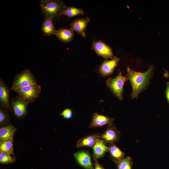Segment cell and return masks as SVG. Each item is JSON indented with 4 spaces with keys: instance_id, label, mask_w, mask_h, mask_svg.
Listing matches in <instances>:
<instances>
[{
    "instance_id": "6da1fadb",
    "label": "cell",
    "mask_w": 169,
    "mask_h": 169,
    "mask_svg": "<svg viewBox=\"0 0 169 169\" xmlns=\"http://www.w3.org/2000/svg\"><path fill=\"white\" fill-rule=\"evenodd\" d=\"M154 70L153 65L143 73L138 72L129 67L127 68L126 76L130 81L132 89L131 95L132 99L137 98L139 94L147 87Z\"/></svg>"
},
{
    "instance_id": "7a4b0ae2",
    "label": "cell",
    "mask_w": 169,
    "mask_h": 169,
    "mask_svg": "<svg viewBox=\"0 0 169 169\" xmlns=\"http://www.w3.org/2000/svg\"><path fill=\"white\" fill-rule=\"evenodd\" d=\"M64 2L61 0H41L40 6L44 17L54 20L59 19L66 7Z\"/></svg>"
},
{
    "instance_id": "3957f363",
    "label": "cell",
    "mask_w": 169,
    "mask_h": 169,
    "mask_svg": "<svg viewBox=\"0 0 169 169\" xmlns=\"http://www.w3.org/2000/svg\"><path fill=\"white\" fill-rule=\"evenodd\" d=\"M14 91L18 96L28 104L34 102L38 97L41 92V87L36 83L18 88Z\"/></svg>"
},
{
    "instance_id": "277c9868",
    "label": "cell",
    "mask_w": 169,
    "mask_h": 169,
    "mask_svg": "<svg viewBox=\"0 0 169 169\" xmlns=\"http://www.w3.org/2000/svg\"><path fill=\"white\" fill-rule=\"evenodd\" d=\"M127 76L122 75L121 72L115 77L110 78L107 80L106 84L112 93L118 99L123 100V86L125 82L128 80Z\"/></svg>"
},
{
    "instance_id": "5b68a950",
    "label": "cell",
    "mask_w": 169,
    "mask_h": 169,
    "mask_svg": "<svg viewBox=\"0 0 169 169\" xmlns=\"http://www.w3.org/2000/svg\"><path fill=\"white\" fill-rule=\"evenodd\" d=\"M33 74L29 69H26L17 75L15 77L11 89L15 91L36 83Z\"/></svg>"
},
{
    "instance_id": "8992f818",
    "label": "cell",
    "mask_w": 169,
    "mask_h": 169,
    "mask_svg": "<svg viewBox=\"0 0 169 169\" xmlns=\"http://www.w3.org/2000/svg\"><path fill=\"white\" fill-rule=\"evenodd\" d=\"M28 104L19 96L12 99L10 105L14 116L18 119L24 117L27 113Z\"/></svg>"
},
{
    "instance_id": "52a82bcc",
    "label": "cell",
    "mask_w": 169,
    "mask_h": 169,
    "mask_svg": "<svg viewBox=\"0 0 169 169\" xmlns=\"http://www.w3.org/2000/svg\"><path fill=\"white\" fill-rule=\"evenodd\" d=\"M92 49L97 54L106 59H112L113 57L112 48L101 40L93 41Z\"/></svg>"
},
{
    "instance_id": "ba28073f",
    "label": "cell",
    "mask_w": 169,
    "mask_h": 169,
    "mask_svg": "<svg viewBox=\"0 0 169 169\" xmlns=\"http://www.w3.org/2000/svg\"><path fill=\"white\" fill-rule=\"evenodd\" d=\"M120 137V133L117 130L113 123L108 125L106 130L101 134L100 138L106 144H114L118 141Z\"/></svg>"
},
{
    "instance_id": "9c48e42d",
    "label": "cell",
    "mask_w": 169,
    "mask_h": 169,
    "mask_svg": "<svg viewBox=\"0 0 169 169\" xmlns=\"http://www.w3.org/2000/svg\"><path fill=\"white\" fill-rule=\"evenodd\" d=\"M78 164L85 169H94L90 155L88 151H81L74 154Z\"/></svg>"
},
{
    "instance_id": "30bf717a",
    "label": "cell",
    "mask_w": 169,
    "mask_h": 169,
    "mask_svg": "<svg viewBox=\"0 0 169 169\" xmlns=\"http://www.w3.org/2000/svg\"><path fill=\"white\" fill-rule=\"evenodd\" d=\"M90 21L89 18H80L74 20L69 25L73 31L84 37L86 36L85 30Z\"/></svg>"
},
{
    "instance_id": "8fae6325",
    "label": "cell",
    "mask_w": 169,
    "mask_h": 169,
    "mask_svg": "<svg viewBox=\"0 0 169 169\" xmlns=\"http://www.w3.org/2000/svg\"><path fill=\"white\" fill-rule=\"evenodd\" d=\"M120 60V58L114 56L110 60H105L100 68V72L101 75L105 77L112 74Z\"/></svg>"
},
{
    "instance_id": "7c38bea8",
    "label": "cell",
    "mask_w": 169,
    "mask_h": 169,
    "mask_svg": "<svg viewBox=\"0 0 169 169\" xmlns=\"http://www.w3.org/2000/svg\"><path fill=\"white\" fill-rule=\"evenodd\" d=\"M9 90L3 81L0 80V102L1 106L12 111L9 101Z\"/></svg>"
},
{
    "instance_id": "4fadbf2b",
    "label": "cell",
    "mask_w": 169,
    "mask_h": 169,
    "mask_svg": "<svg viewBox=\"0 0 169 169\" xmlns=\"http://www.w3.org/2000/svg\"><path fill=\"white\" fill-rule=\"evenodd\" d=\"M92 148V156L95 161H98L108 152V147L107 144L100 138L98 139Z\"/></svg>"
},
{
    "instance_id": "5bb4252c",
    "label": "cell",
    "mask_w": 169,
    "mask_h": 169,
    "mask_svg": "<svg viewBox=\"0 0 169 169\" xmlns=\"http://www.w3.org/2000/svg\"><path fill=\"white\" fill-rule=\"evenodd\" d=\"M113 119L109 117L95 113L89 127L93 128L102 127L113 123Z\"/></svg>"
},
{
    "instance_id": "9a60e30c",
    "label": "cell",
    "mask_w": 169,
    "mask_h": 169,
    "mask_svg": "<svg viewBox=\"0 0 169 169\" xmlns=\"http://www.w3.org/2000/svg\"><path fill=\"white\" fill-rule=\"evenodd\" d=\"M100 136L101 134L96 133L85 136L78 141L76 146L77 148L83 146L93 148Z\"/></svg>"
},
{
    "instance_id": "2e32d148",
    "label": "cell",
    "mask_w": 169,
    "mask_h": 169,
    "mask_svg": "<svg viewBox=\"0 0 169 169\" xmlns=\"http://www.w3.org/2000/svg\"><path fill=\"white\" fill-rule=\"evenodd\" d=\"M75 32L72 29L61 28L57 30L55 35L57 39L64 43H68L72 41L75 35Z\"/></svg>"
},
{
    "instance_id": "e0dca14e",
    "label": "cell",
    "mask_w": 169,
    "mask_h": 169,
    "mask_svg": "<svg viewBox=\"0 0 169 169\" xmlns=\"http://www.w3.org/2000/svg\"><path fill=\"white\" fill-rule=\"evenodd\" d=\"M53 21L54 20L52 18L44 17L41 29L45 35L49 36L56 34L57 30L55 29Z\"/></svg>"
},
{
    "instance_id": "ac0fdd59",
    "label": "cell",
    "mask_w": 169,
    "mask_h": 169,
    "mask_svg": "<svg viewBox=\"0 0 169 169\" xmlns=\"http://www.w3.org/2000/svg\"><path fill=\"white\" fill-rule=\"evenodd\" d=\"M108 152L112 160L116 163L124 158L125 153L114 143L109 144Z\"/></svg>"
},
{
    "instance_id": "d6986e66",
    "label": "cell",
    "mask_w": 169,
    "mask_h": 169,
    "mask_svg": "<svg viewBox=\"0 0 169 169\" xmlns=\"http://www.w3.org/2000/svg\"><path fill=\"white\" fill-rule=\"evenodd\" d=\"M17 128L12 125L2 127L0 128V142L13 137Z\"/></svg>"
},
{
    "instance_id": "ffe728a7",
    "label": "cell",
    "mask_w": 169,
    "mask_h": 169,
    "mask_svg": "<svg viewBox=\"0 0 169 169\" xmlns=\"http://www.w3.org/2000/svg\"><path fill=\"white\" fill-rule=\"evenodd\" d=\"M64 14L68 18H70L78 15H84L83 10L74 7L66 6L63 11L61 15Z\"/></svg>"
},
{
    "instance_id": "44dd1931",
    "label": "cell",
    "mask_w": 169,
    "mask_h": 169,
    "mask_svg": "<svg viewBox=\"0 0 169 169\" xmlns=\"http://www.w3.org/2000/svg\"><path fill=\"white\" fill-rule=\"evenodd\" d=\"M13 137L0 143V151L11 155L14 154L13 151Z\"/></svg>"
},
{
    "instance_id": "7402d4cb",
    "label": "cell",
    "mask_w": 169,
    "mask_h": 169,
    "mask_svg": "<svg viewBox=\"0 0 169 169\" xmlns=\"http://www.w3.org/2000/svg\"><path fill=\"white\" fill-rule=\"evenodd\" d=\"M117 164L118 169H132L133 162L129 156L124 158Z\"/></svg>"
},
{
    "instance_id": "603a6c76",
    "label": "cell",
    "mask_w": 169,
    "mask_h": 169,
    "mask_svg": "<svg viewBox=\"0 0 169 169\" xmlns=\"http://www.w3.org/2000/svg\"><path fill=\"white\" fill-rule=\"evenodd\" d=\"M16 158L6 153L0 152V163L3 164H8L14 163Z\"/></svg>"
},
{
    "instance_id": "cb8c5ba5",
    "label": "cell",
    "mask_w": 169,
    "mask_h": 169,
    "mask_svg": "<svg viewBox=\"0 0 169 169\" xmlns=\"http://www.w3.org/2000/svg\"><path fill=\"white\" fill-rule=\"evenodd\" d=\"M5 108L1 106L0 109V125H3L9 122V116Z\"/></svg>"
},
{
    "instance_id": "d4e9b609",
    "label": "cell",
    "mask_w": 169,
    "mask_h": 169,
    "mask_svg": "<svg viewBox=\"0 0 169 169\" xmlns=\"http://www.w3.org/2000/svg\"><path fill=\"white\" fill-rule=\"evenodd\" d=\"M60 115L66 119H70L72 116V112L70 109H66L62 112Z\"/></svg>"
},
{
    "instance_id": "484cf974",
    "label": "cell",
    "mask_w": 169,
    "mask_h": 169,
    "mask_svg": "<svg viewBox=\"0 0 169 169\" xmlns=\"http://www.w3.org/2000/svg\"><path fill=\"white\" fill-rule=\"evenodd\" d=\"M165 94L167 102L169 104V82H167L166 83Z\"/></svg>"
},
{
    "instance_id": "4316f807",
    "label": "cell",
    "mask_w": 169,
    "mask_h": 169,
    "mask_svg": "<svg viewBox=\"0 0 169 169\" xmlns=\"http://www.w3.org/2000/svg\"><path fill=\"white\" fill-rule=\"evenodd\" d=\"M95 165V169H105L98 161H95L94 163Z\"/></svg>"
}]
</instances>
